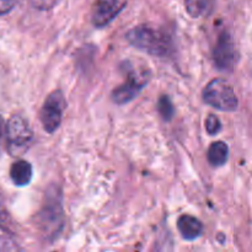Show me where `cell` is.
I'll list each match as a JSON object with an SVG mask.
<instances>
[{
  "label": "cell",
  "instance_id": "4fadbf2b",
  "mask_svg": "<svg viewBox=\"0 0 252 252\" xmlns=\"http://www.w3.org/2000/svg\"><path fill=\"white\" fill-rule=\"evenodd\" d=\"M0 229L6 234H14V221L4 206L1 196H0Z\"/></svg>",
  "mask_w": 252,
  "mask_h": 252
},
{
  "label": "cell",
  "instance_id": "8fae6325",
  "mask_svg": "<svg viewBox=\"0 0 252 252\" xmlns=\"http://www.w3.org/2000/svg\"><path fill=\"white\" fill-rule=\"evenodd\" d=\"M214 4H216V0H185L187 12L194 19L211 14Z\"/></svg>",
  "mask_w": 252,
  "mask_h": 252
},
{
  "label": "cell",
  "instance_id": "ac0fdd59",
  "mask_svg": "<svg viewBox=\"0 0 252 252\" xmlns=\"http://www.w3.org/2000/svg\"><path fill=\"white\" fill-rule=\"evenodd\" d=\"M16 5V0H0V15H5L11 11Z\"/></svg>",
  "mask_w": 252,
  "mask_h": 252
},
{
  "label": "cell",
  "instance_id": "ba28073f",
  "mask_svg": "<svg viewBox=\"0 0 252 252\" xmlns=\"http://www.w3.org/2000/svg\"><path fill=\"white\" fill-rule=\"evenodd\" d=\"M125 6L126 0H96L91 14V22L95 27L107 26Z\"/></svg>",
  "mask_w": 252,
  "mask_h": 252
},
{
  "label": "cell",
  "instance_id": "7c38bea8",
  "mask_svg": "<svg viewBox=\"0 0 252 252\" xmlns=\"http://www.w3.org/2000/svg\"><path fill=\"white\" fill-rule=\"evenodd\" d=\"M229 158V148L225 143L216 142L209 147L208 161L212 166H223Z\"/></svg>",
  "mask_w": 252,
  "mask_h": 252
},
{
  "label": "cell",
  "instance_id": "30bf717a",
  "mask_svg": "<svg viewBox=\"0 0 252 252\" xmlns=\"http://www.w3.org/2000/svg\"><path fill=\"white\" fill-rule=\"evenodd\" d=\"M10 177L16 186H26L32 179V166L25 160L14 162L10 169Z\"/></svg>",
  "mask_w": 252,
  "mask_h": 252
},
{
  "label": "cell",
  "instance_id": "8992f818",
  "mask_svg": "<svg viewBox=\"0 0 252 252\" xmlns=\"http://www.w3.org/2000/svg\"><path fill=\"white\" fill-rule=\"evenodd\" d=\"M238 61V52L234 44L233 37L226 31H223L213 48V62L221 71H231Z\"/></svg>",
  "mask_w": 252,
  "mask_h": 252
},
{
  "label": "cell",
  "instance_id": "7a4b0ae2",
  "mask_svg": "<svg viewBox=\"0 0 252 252\" xmlns=\"http://www.w3.org/2000/svg\"><path fill=\"white\" fill-rule=\"evenodd\" d=\"M37 226L46 240L53 241L64 226V212L61 192L53 187L47 192L44 203L37 216Z\"/></svg>",
  "mask_w": 252,
  "mask_h": 252
},
{
  "label": "cell",
  "instance_id": "2e32d148",
  "mask_svg": "<svg viewBox=\"0 0 252 252\" xmlns=\"http://www.w3.org/2000/svg\"><path fill=\"white\" fill-rule=\"evenodd\" d=\"M0 252H21V249L12 239L0 236Z\"/></svg>",
  "mask_w": 252,
  "mask_h": 252
},
{
  "label": "cell",
  "instance_id": "9a60e30c",
  "mask_svg": "<svg viewBox=\"0 0 252 252\" xmlns=\"http://www.w3.org/2000/svg\"><path fill=\"white\" fill-rule=\"evenodd\" d=\"M207 133L211 135L218 134L221 130V123L216 115H209L206 120Z\"/></svg>",
  "mask_w": 252,
  "mask_h": 252
},
{
  "label": "cell",
  "instance_id": "3957f363",
  "mask_svg": "<svg viewBox=\"0 0 252 252\" xmlns=\"http://www.w3.org/2000/svg\"><path fill=\"white\" fill-rule=\"evenodd\" d=\"M203 101L207 105L224 112H233L239 105L233 86L220 78L214 79L206 86L203 90Z\"/></svg>",
  "mask_w": 252,
  "mask_h": 252
},
{
  "label": "cell",
  "instance_id": "52a82bcc",
  "mask_svg": "<svg viewBox=\"0 0 252 252\" xmlns=\"http://www.w3.org/2000/svg\"><path fill=\"white\" fill-rule=\"evenodd\" d=\"M148 80H149V74L148 73H138L132 70L127 74V80L122 85L118 86L112 93V100L117 105H125L130 102L133 98L138 96V94L145 88Z\"/></svg>",
  "mask_w": 252,
  "mask_h": 252
},
{
  "label": "cell",
  "instance_id": "9c48e42d",
  "mask_svg": "<svg viewBox=\"0 0 252 252\" xmlns=\"http://www.w3.org/2000/svg\"><path fill=\"white\" fill-rule=\"evenodd\" d=\"M177 229H179L180 234L185 240L192 241L202 235L203 225L197 218L185 214V216L180 217L179 220H177Z\"/></svg>",
  "mask_w": 252,
  "mask_h": 252
},
{
  "label": "cell",
  "instance_id": "5b68a950",
  "mask_svg": "<svg viewBox=\"0 0 252 252\" xmlns=\"http://www.w3.org/2000/svg\"><path fill=\"white\" fill-rule=\"evenodd\" d=\"M65 106V98L62 91L57 90L49 94L39 112V118L46 132L54 133L58 129L62 123Z\"/></svg>",
  "mask_w": 252,
  "mask_h": 252
},
{
  "label": "cell",
  "instance_id": "e0dca14e",
  "mask_svg": "<svg viewBox=\"0 0 252 252\" xmlns=\"http://www.w3.org/2000/svg\"><path fill=\"white\" fill-rule=\"evenodd\" d=\"M59 0H31V4L33 5L36 9L42 10V11H47L51 10L58 4Z\"/></svg>",
  "mask_w": 252,
  "mask_h": 252
},
{
  "label": "cell",
  "instance_id": "5bb4252c",
  "mask_svg": "<svg viewBox=\"0 0 252 252\" xmlns=\"http://www.w3.org/2000/svg\"><path fill=\"white\" fill-rule=\"evenodd\" d=\"M158 110H159L160 116L164 121H170L174 116V106H172L171 100L167 96H161L158 103Z\"/></svg>",
  "mask_w": 252,
  "mask_h": 252
},
{
  "label": "cell",
  "instance_id": "6da1fadb",
  "mask_svg": "<svg viewBox=\"0 0 252 252\" xmlns=\"http://www.w3.org/2000/svg\"><path fill=\"white\" fill-rule=\"evenodd\" d=\"M126 38L137 49L159 58L171 56L174 51V42L171 36L164 30L157 27L147 26V25L137 26L127 32Z\"/></svg>",
  "mask_w": 252,
  "mask_h": 252
},
{
  "label": "cell",
  "instance_id": "d6986e66",
  "mask_svg": "<svg viewBox=\"0 0 252 252\" xmlns=\"http://www.w3.org/2000/svg\"><path fill=\"white\" fill-rule=\"evenodd\" d=\"M5 134V123L2 117L0 116V144H1V139H2V135Z\"/></svg>",
  "mask_w": 252,
  "mask_h": 252
},
{
  "label": "cell",
  "instance_id": "277c9868",
  "mask_svg": "<svg viewBox=\"0 0 252 252\" xmlns=\"http://www.w3.org/2000/svg\"><path fill=\"white\" fill-rule=\"evenodd\" d=\"M7 152L17 157L26 152L33 139V133L29 123L21 116H12L5 126Z\"/></svg>",
  "mask_w": 252,
  "mask_h": 252
}]
</instances>
